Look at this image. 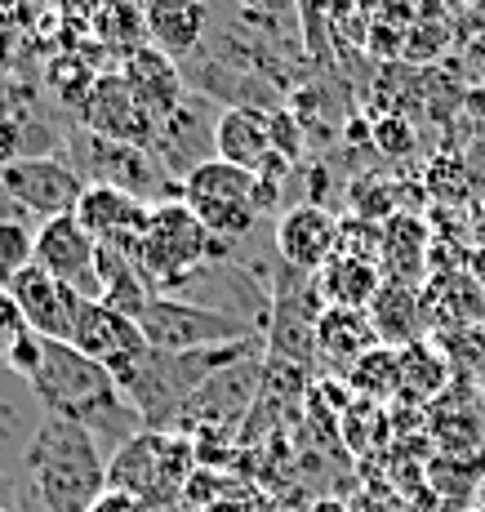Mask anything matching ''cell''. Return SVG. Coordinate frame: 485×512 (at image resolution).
I'll use <instances>...</instances> for the list:
<instances>
[{
    "label": "cell",
    "mask_w": 485,
    "mask_h": 512,
    "mask_svg": "<svg viewBox=\"0 0 485 512\" xmlns=\"http://www.w3.org/2000/svg\"><path fill=\"white\" fill-rule=\"evenodd\" d=\"M308 512H352V508L343 504V499H316V504H312Z\"/></svg>",
    "instance_id": "31"
},
{
    "label": "cell",
    "mask_w": 485,
    "mask_h": 512,
    "mask_svg": "<svg viewBox=\"0 0 485 512\" xmlns=\"http://www.w3.org/2000/svg\"><path fill=\"white\" fill-rule=\"evenodd\" d=\"M32 263L58 285L76 290L81 299H98V290H103L98 285V241L76 223V214H58V219H45L36 228Z\"/></svg>",
    "instance_id": "9"
},
{
    "label": "cell",
    "mask_w": 485,
    "mask_h": 512,
    "mask_svg": "<svg viewBox=\"0 0 485 512\" xmlns=\"http://www.w3.org/2000/svg\"><path fill=\"white\" fill-rule=\"evenodd\" d=\"M0 512H9V508H0Z\"/></svg>",
    "instance_id": "33"
},
{
    "label": "cell",
    "mask_w": 485,
    "mask_h": 512,
    "mask_svg": "<svg viewBox=\"0 0 485 512\" xmlns=\"http://www.w3.org/2000/svg\"><path fill=\"white\" fill-rule=\"evenodd\" d=\"M316 352H321L330 366H356L365 352L379 348V334L365 308H321L316 312Z\"/></svg>",
    "instance_id": "19"
},
{
    "label": "cell",
    "mask_w": 485,
    "mask_h": 512,
    "mask_svg": "<svg viewBox=\"0 0 485 512\" xmlns=\"http://www.w3.org/2000/svg\"><path fill=\"white\" fill-rule=\"evenodd\" d=\"M245 9H267V14H276V9H290V0H241Z\"/></svg>",
    "instance_id": "30"
},
{
    "label": "cell",
    "mask_w": 485,
    "mask_h": 512,
    "mask_svg": "<svg viewBox=\"0 0 485 512\" xmlns=\"http://www.w3.org/2000/svg\"><path fill=\"white\" fill-rule=\"evenodd\" d=\"M116 76L125 81V90L134 94V103L143 107V116L156 125V130L170 125L174 116L187 107V90H183V72H178V63L170 54H161V49H152V45L134 49Z\"/></svg>",
    "instance_id": "12"
},
{
    "label": "cell",
    "mask_w": 485,
    "mask_h": 512,
    "mask_svg": "<svg viewBox=\"0 0 485 512\" xmlns=\"http://www.w3.org/2000/svg\"><path fill=\"white\" fill-rule=\"evenodd\" d=\"M32 254H36V232L23 228V223H0V272L14 277V272L32 268Z\"/></svg>",
    "instance_id": "24"
},
{
    "label": "cell",
    "mask_w": 485,
    "mask_h": 512,
    "mask_svg": "<svg viewBox=\"0 0 485 512\" xmlns=\"http://www.w3.org/2000/svg\"><path fill=\"white\" fill-rule=\"evenodd\" d=\"M227 241H219L183 201H156L147 210V232L138 241L134 263L156 285V294H170L205 272L210 259H223Z\"/></svg>",
    "instance_id": "4"
},
{
    "label": "cell",
    "mask_w": 485,
    "mask_h": 512,
    "mask_svg": "<svg viewBox=\"0 0 485 512\" xmlns=\"http://www.w3.org/2000/svg\"><path fill=\"white\" fill-rule=\"evenodd\" d=\"M85 116V134H98V139L112 143H130V147H147L156 134V125L143 116V107L134 103V94L125 90L121 76H98L89 98L81 103Z\"/></svg>",
    "instance_id": "15"
},
{
    "label": "cell",
    "mask_w": 485,
    "mask_h": 512,
    "mask_svg": "<svg viewBox=\"0 0 485 512\" xmlns=\"http://www.w3.org/2000/svg\"><path fill=\"white\" fill-rule=\"evenodd\" d=\"M365 312H370L379 343L383 348H397V352L410 348V343H423V330L432 326L428 299H423L410 281H383Z\"/></svg>",
    "instance_id": "17"
},
{
    "label": "cell",
    "mask_w": 485,
    "mask_h": 512,
    "mask_svg": "<svg viewBox=\"0 0 485 512\" xmlns=\"http://www.w3.org/2000/svg\"><path fill=\"white\" fill-rule=\"evenodd\" d=\"M423 250H428V228L419 219H397L383 223V254L379 272L383 281H410V272H423Z\"/></svg>",
    "instance_id": "21"
},
{
    "label": "cell",
    "mask_w": 485,
    "mask_h": 512,
    "mask_svg": "<svg viewBox=\"0 0 485 512\" xmlns=\"http://www.w3.org/2000/svg\"><path fill=\"white\" fill-rule=\"evenodd\" d=\"M210 9L205 0H147L143 5V27H147V45L161 54H192L205 36Z\"/></svg>",
    "instance_id": "18"
},
{
    "label": "cell",
    "mask_w": 485,
    "mask_h": 512,
    "mask_svg": "<svg viewBox=\"0 0 485 512\" xmlns=\"http://www.w3.org/2000/svg\"><path fill=\"white\" fill-rule=\"evenodd\" d=\"M89 512H156V508H147L143 499L125 495V490H112V486H107V495L98 499V504L89 508Z\"/></svg>",
    "instance_id": "27"
},
{
    "label": "cell",
    "mask_w": 485,
    "mask_h": 512,
    "mask_svg": "<svg viewBox=\"0 0 485 512\" xmlns=\"http://www.w3.org/2000/svg\"><path fill=\"white\" fill-rule=\"evenodd\" d=\"M374 134H379V147H388V152H405V147L414 143L410 125H401V121H383V125H374Z\"/></svg>",
    "instance_id": "29"
},
{
    "label": "cell",
    "mask_w": 485,
    "mask_h": 512,
    "mask_svg": "<svg viewBox=\"0 0 485 512\" xmlns=\"http://www.w3.org/2000/svg\"><path fill=\"white\" fill-rule=\"evenodd\" d=\"M379 285H383L379 263H361V259L334 254V259L316 272V299H321L325 308H370Z\"/></svg>",
    "instance_id": "20"
},
{
    "label": "cell",
    "mask_w": 485,
    "mask_h": 512,
    "mask_svg": "<svg viewBox=\"0 0 485 512\" xmlns=\"http://www.w3.org/2000/svg\"><path fill=\"white\" fill-rule=\"evenodd\" d=\"M23 468L45 512H89L107 495V459L94 432L81 423L45 415L36 437L27 441Z\"/></svg>",
    "instance_id": "2"
},
{
    "label": "cell",
    "mask_w": 485,
    "mask_h": 512,
    "mask_svg": "<svg viewBox=\"0 0 485 512\" xmlns=\"http://www.w3.org/2000/svg\"><path fill=\"white\" fill-rule=\"evenodd\" d=\"M334 254L343 259H361V263H379L383 254V223H370V219H339V245Z\"/></svg>",
    "instance_id": "23"
},
{
    "label": "cell",
    "mask_w": 485,
    "mask_h": 512,
    "mask_svg": "<svg viewBox=\"0 0 485 512\" xmlns=\"http://www.w3.org/2000/svg\"><path fill=\"white\" fill-rule=\"evenodd\" d=\"M9 294L18 299L27 330H36L41 339H58V343L72 339V321H76V308H81V294L76 290L58 285L49 272H41L32 263V268L9 277Z\"/></svg>",
    "instance_id": "14"
},
{
    "label": "cell",
    "mask_w": 485,
    "mask_h": 512,
    "mask_svg": "<svg viewBox=\"0 0 485 512\" xmlns=\"http://www.w3.org/2000/svg\"><path fill=\"white\" fill-rule=\"evenodd\" d=\"M147 348L156 352H201L227 348V343H263L259 321L223 312L214 303H187L178 294H156L138 317Z\"/></svg>",
    "instance_id": "7"
},
{
    "label": "cell",
    "mask_w": 485,
    "mask_h": 512,
    "mask_svg": "<svg viewBox=\"0 0 485 512\" xmlns=\"http://www.w3.org/2000/svg\"><path fill=\"white\" fill-rule=\"evenodd\" d=\"M147 210L152 205L138 201V196L121 192L112 183H85L81 201H76V223L94 236L103 250L116 254H138V241L147 232Z\"/></svg>",
    "instance_id": "11"
},
{
    "label": "cell",
    "mask_w": 485,
    "mask_h": 512,
    "mask_svg": "<svg viewBox=\"0 0 485 512\" xmlns=\"http://www.w3.org/2000/svg\"><path fill=\"white\" fill-rule=\"evenodd\" d=\"M0 357H5V366L14 370L18 379H32V374L41 370L45 339H41V334H36V330H23L14 343H5V352H0Z\"/></svg>",
    "instance_id": "25"
},
{
    "label": "cell",
    "mask_w": 485,
    "mask_h": 512,
    "mask_svg": "<svg viewBox=\"0 0 485 512\" xmlns=\"http://www.w3.org/2000/svg\"><path fill=\"white\" fill-rule=\"evenodd\" d=\"M23 330H27V321H23V312H18V299L9 294V285H0V352H5V343H14Z\"/></svg>",
    "instance_id": "26"
},
{
    "label": "cell",
    "mask_w": 485,
    "mask_h": 512,
    "mask_svg": "<svg viewBox=\"0 0 485 512\" xmlns=\"http://www.w3.org/2000/svg\"><path fill=\"white\" fill-rule=\"evenodd\" d=\"M0 508L14 512V490H9V481H5V477H0Z\"/></svg>",
    "instance_id": "32"
},
{
    "label": "cell",
    "mask_w": 485,
    "mask_h": 512,
    "mask_svg": "<svg viewBox=\"0 0 485 512\" xmlns=\"http://www.w3.org/2000/svg\"><path fill=\"white\" fill-rule=\"evenodd\" d=\"M49 5H54L58 14H67V18H89V23H94L107 5H116V0H49Z\"/></svg>",
    "instance_id": "28"
},
{
    "label": "cell",
    "mask_w": 485,
    "mask_h": 512,
    "mask_svg": "<svg viewBox=\"0 0 485 512\" xmlns=\"http://www.w3.org/2000/svg\"><path fill=\"white\" fill-rule=\"evenodd\" d=\"M178 201L219 241H232V236L250 232L259 223V214L276 201V183H267L250 170H236L219 156H205L178 179Z\"/></svg>",
    "instance_id": "5"
},
{
    "label": "cell",
    "mask_w": 485,
    "mask_h": 512,
    "mask_svg": "<svg viewBox=\"0 0 485 512\" xmlns=\"http://www.w3.org/2000/svg\"><path fill=\"white\" fill-rule=\"evenodd\" d=\"M67 343H72L76 352H85L89 361H98L112 379L125 374L147 352V339H143V330H138V321L107 308L103 299H81L76 321H72V339Z\"/></svg>",
    "instance_id": "10"
},
{
    "label": "cell",
    "mask_w": 485,
    "mask_h": 512,
    "mask_svg": "<svg viewBox=\"0 0 485 512\" xmlns=\"http://www.w3.org/2000/svg\"><path fill=\"white\" fill-rule=\"evenodd\" d=\"M27 388L36 392L45 415L81 423V428L94 432V441L112 437L116 446H125L130 437L143 432V419H138L130 397L121 392V383L98 366V361H89L85 352H76L72 343L45 339L41 370L27 379Z\"/></svg>",
    "instance_id": "1"
},
{
    "label": "cell",
    "mask_w": 485,
    "mask_h": 512,
    "mask_svg": "<svg viewBox=\"0 0 485 512\" xmlns=\"http://www.w3.org/2000/svg\"><path fill=\"white\" fill-rule=\"evenodd\" d=\"M0 192L18 205V210L36 214V219H58V214H76V201L85 192V174L63 156H14L0 165Z\"/></svg>",
    "instance_id": "8"
},
{
    "label": "cell",
    "mask_w": 485,
    "mask_h": 512,
    "mask_svg": "<svg viewBox=\"0 0 485 512\" xmlns=\"http://www.w3.org/2000/svg\"><path fill=\"white\" fill-rule=\"evenodd\" d=\"M276 254L290 263V272H321L325 263L334 259V245H339V219L334 210H325L321 201L294 205V210L281 214L276 223Z\"/></svg>",
    "instance_id": "13"
},
{
    "label": "cell",
    "mask_w": 485,
    "mask_h": 512,
    "mask_svg": "<svg viewBox=\"0 0 485 512\" xmlns=\"http://www.w3.org/2000/svg\"><path fill=\"white\" fill-rule=\"evenodd\" d=\"M259 348L263 343H227V348H201V352H156V348H147L130 370L116 374V383H121V392L138 410L143 428L161 432V423L183 415V410L196 401V392H201L214 374H223L227 366H236V361L254 357Z\"/></svg>",
    "instance_id": "3"
},
{
    "label": "cell",
    "mask_w": 485,
    "mask_h": 512,
    "mask_svg": "<svg viewBox=\"0 0 485 512\" xmlns=\"http://www.w3.org/2000/svg\"><path fill=\"white\" fill-rule=\"evenodd\" d=\"M192 472H196L192 441L143 428L125 446H116V455L107 459V486L143 499L147 508H170L187 490Z\"/></svg>",
    "instance_id": "6"
},
{
    "label": "cell",
    "mask_w": 485,
    "mask_h": 512,
    "mask_svg": "<svg viewBox=\"0 0 485 512\" xmlns=\"http://www.w3.org/2000/svg\"><path fill=\"white\" fill-rule=\"evenodd\" d=\"M352 383L361 392H374V397H392V392L401 388V352L379 343V348L365 352L352 366Z\"/></svg>",
    "instance_id": "22"
},
{
    "label": "cell",
    "mask_w": 485,
    "mask_h": 512,
    "mask_svg": "<svg viewBox=\"0 0 485 512\" xmlns=\"http://www.w3.org/2000/svg\"><path fill=\"white\" fill-rule=\"evenodd\" d=\"M214 156L236 170L259 174L272 161V112L250 103L223 107L219 121H214Z\"/></svg>",
    "instance_id": "16"
}]
</instances>
